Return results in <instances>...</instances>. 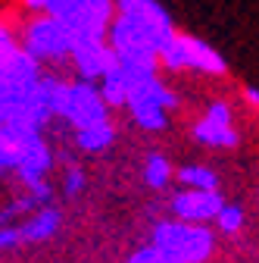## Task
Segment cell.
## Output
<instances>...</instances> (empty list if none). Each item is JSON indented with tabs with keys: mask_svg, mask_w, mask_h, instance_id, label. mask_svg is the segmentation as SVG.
Listing matches in <instances>:
<instances>
[{
	"mask_svg": "<svg viewBox=\"0 0 259 263\" xmlns=\"http://www.w3.org/2000/svg\"><path fill=\"white\" fill-rule=\"evenodd\" d=\"M193 141H200L206 147H215V151L234 147L238 144V128H234L231 107L225 101H212L206 107V113L193 122Z\"/></svg>",
	"mask_w": 259,
	"mask_h": 263,
	"instance_id": "6",
	"label": "cell"
},
{
	"mask_svg": "<svg viewBox=\"0 0 259 263\" xmlns=\"http://www.w3.org/2000/svg\"><path fill=\"white\" fill-rule=\"evenodd\" d=\"M181 188H193V191H219V176L209 166H200V163H187V166H178L175 176Z\"/></svg>",
	"mask_w": 259,
	"mask_h": 263,
	"instance_id": "9",
	"label": "cell"
},
{
	"mask_svg": "<svg viewBox=\"0 0 259 263\" xmlns=\"http://www.w3.org/2000/svg\"><path fill=\"white\" fill-rule=\"evenodd\" d=\"M50 4H53V0H25V7H28V10H41V13H47Z\"/></svg>",
	"mask_w": 259,
	"mask_h": 263,
	"instance_id": "16",
	"label": "cell"
},
{
	"mask_svg": "<svg viewBox=\"0 0 259 263\" xmlns=\"http://www.w3.org/2000/svg\"><path fill=\"white\" fill-rule=\"evenodd\" d=\"M212 222L219 226L222 235H238L241 229H244V222H247V213H244L241 204H222V210L215 213Z\"/></svg>",
	"mask_w": 259,
	"mask_h": 263,
	"instance_id": "12",
	"label": "cell"
},
{
	"mask_svg": "<svg viewBox=\"0 0 259 263\" xmlns=\"http://www.w3.org/2000/svg\"><path fill=\"white\" fill-rule=\"evenodd\" d=\"M241 94H244V101H247L253 110H259V88H256V85H244Z\"/></svg>",
	"mask_w": 259,
	"mask_h": 263,
	"instance_id": "15",
	"label": "cell"
},
{
	"mask_svg": "<svg viewBox=\"0 0 259 263\" xmlns=\"http://www.w3.org/2000/svg\"><path fill=\"white\" fill-rule=\"evenodd\" d=\"M150 245L156 251H163L172 263H206L212 257L215 238L206 226L166 219V222H156Z\"/></svg>",
	"mask_w": 259,
	"mask_h": 263,
	"instance_id": "2",
	"label": "cell"
},
{
	"mask_svg": "<svg viewBox=\"0 0 259 263\" xmlns=\"http://www.w3.org/2000/svg\"><path fill=\"white\" fill-rule=\"evenodd\" d=\"M59 226H62L59 210L44 207V210H38L35 216H31L25 226L16 229V241H19V245H41V241H50V238L59 232Z\"/></svg>",
	"mask_w": 259,
	"mask_h": 263,
	"instance_id": "8",
	"label": "cell"
},
{
	"mask_svg": "<svg viewBox=\"0 0 259 263\" xmlns=\"http://www.w3.org/2000/svg\"><path fill=\"white\" fill-rule=\"evenodd\" d=\"M47 16L66 25L75 35V41H103L106 25L113 19V0H53Z\"/></svg>",
	"mask_w": 259,
	"mask_h": 263,
	"instance_id": "4",
	"label": "cell"
},
{
	"mask_svg": "<svg viewBox=\"0 0 259 263\" xmlns=\"http://www.w3.org/2000/svg\"><path fill=\"white\" fill-rule=\"evenodd\" d=\"M125 263H172V260H169L163 251H156L153 245H147V248H138L132 257L125 260Z\"/></svg>",
	"mask_w": 259,
	"mask_h": 263,
	"instance_id": "14",
	"label": "cell"
},
{
	"mask_svg": "<svg viewBox=\"0 0 259 263\" xmlns=\"http://www.w3.org/2000/svg\"><path fill=\"white\" fill-rule=\"evenodd\" d=\"M172 176H175V170H172V163H169L163 154H150V157L144 160V185H147V188L163 191V188H169Z\"/></svg>",
	"mask_w": 259,
	"mask_h": 263,
	"instance_id": "11",
	"label": "cell"
},
{
	"mask_svg": "<svg viewBox=\"0 0 259 263\" xmlns=\"http://www.w3.org/2000/svg\"><path fill=\"white\" fill-rule=\"evenodd\" d=\"M156 57H159L156 63H163L172 72H181V69H193V72H203V76H225L228 72L225 57L215 47H209L206 41L193 38V35H178V31L159 47Z\"/></svg>",
	"mask_w": 259,
	"mask_h": 263,
	"instance_id": "3",
	"label": "cell"
},
{
	"mask_svg": "<svg viewBox=\"0 0 259 263\" xmlns=\"http://www.w3.org/2000/svg\"><path fill=\"white\" fill-rule=\"evenodd\" d=\"M75 47V35L56 22L53 16H41L28 25V35H25V50L31 53V60H62V57H72Z\"/></svg>",
	"mask_w": 259,
	"mask_h": 263,
	"instance_id": "5",
	"label": "cell"
},
{
	"mask_svg": "<svg viewBox=\"0 0 259 263\" xmlns=\"http://www.w3.org/2000/svg\"><path fill=\"white\" fill-rule=\"evenodd\" d=\"M113 138H116V128H113V122H110V119L94 122V125H88V128L75 132L78 147H81V151H88V154H100V151H106V147L113 144Z\"/></svg>",
	"mask_w": 259,
	"mask_h": 263,
	"instance_id": "10",
	"label": "cell"
},
{
	"mask_svg": "<svg viewBox=\"0 0 259 263\" xmlns=\"http://www.w3.org/2000/svg\"><path fill=\"white\" fill-rule=\"evenodd\" d=\"M222 194L219 191H193V188H181L172 194V213L178 222H190V226H203V222H212L215 213L222 210Z\"/></svg>",
	"mask_w": 259,
	"mask_h": 263,
	"instance_id": "7",
	"label": "cell"
},
{
	"mask_svg": "<svg viewBox=\"0 0 259 263\" xmlns=\"http://www.w3.org/2000/svg\"><path fill=\"white\" fill-rule=\"evenodd\" d=\"M172 35L175 25L156 0H116L110 50L119 66L156 69V53Z\"/></svg>",
	"mask_w": 259,
	"mask_h": 263,
	"instance_id": "1",
	"label": "cell"
},
{
	"mask_svg": "<svg viewBox=\"0 0 259 263\" xmlns=\"http://www.w3.org/2000/svg\"><path fill=\"white\" fill-rule=\"evenodd\" d=\"M62 191H66L69 197H75L78 191H84V170L81 166H66V176H62Z\"/></svg>",
	"mask_w": 259,
	"mask_h": 263,
	"instance_id": "13",
	"label": "cell"
}]
</instances>
